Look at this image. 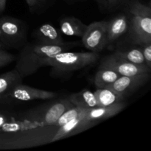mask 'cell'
<instances>
[{
  "instance_id": "obj_6",
  "label": "cell",
  "mask_w": 151,
  "mask_h": 151,
  "mask_svg": "<svg viewBox=\"0 0 151 151\" xmlns=\"http://www.w3.org/2000/svg\"><path fill=\"white\" fill-rule=\"evenodd\" d=\"M107 21L92 22L87 25L83 35L82 43L90 52L100 53L107 46Z\"/></svg>"
},
{
  "instance_id": "obj_7",
  "label": "cell",
  "mask_w": 151,
  "mask_h": 151,
  "mask_svg": "<svg viewBox=\"0 0 151 151\" xmlns=\"http://www.w3.org/2000/svg\"><path fill=\"white\" fill-rule=\"evenodd\" d=\"M73 104L67 98H60L46 108L39 110H30L35 119L43 126H53L60 116Z\"/></svg>"
},
{
  "instance_id": "obj_28",
  "label": "cell",
  "mask_w": 151,
  "mask_h": 151,
  "mask_svg": "<svg viewBox=\"0 0 151 151\" xmlns=\"http://www.w3.org/2000/svg\"><path fill=\"white\" fill-rule=\"evenodd\" d=\"M7 0H0V16L5 10Z\"/></svg>"
},
{
  "instance_id": "obj_9",
  "label": "cell",
  "mask_w": 151,
  "mask_h": 151,
  "mask_svg": "<svg viewBox=\"0 0 151 151\" xmlns=\"http://www.w3.org/2000/svg\"><path fill=\"white\" fill-rule=\"evenodd\" d=\"M58 96V93L55 91H45L32 88L29 86L19 83L13 86L5 95L6 100L12 99L18 101H32L35 100H52Z\"/></svg>"
},
{
  "instance_id": "obj_1",
  "label": "cell",
  "mask_w": 151,
  "mask_h": 151,
  "mask_svg": "<svg viewBox=\"0 0 151 151\" xmlns=\"http://www.w3.org/2000/svg\"><path fill=\"white\" fill-rule=\"evenodd\" d=\"M50 126H43L32 116L30 111L27 115L13 114L9 111L0 110V146L22 147L33 145L31 139L35 134L46 133Z\"/></svg>"
},
{
  "instance_id": "obj_30",
  "label": "cell",
  "mask_w": 151,
  "mask_h": 151,
  "mask_svg": "<svg viewBox=\"0 0 151 151\" xmlns=\"http://www.w3.org/2000/svg\"><path fill=\"white\" fill-rule=\"evenodd\" d=\"M6 102H7V100H6V99H4V97H0V107H1L2 105H4Z\"/></svg>"
},
{
  "instance_id": "obj_23",
  "label": "cell",
  "mask_w": 151,
  "mask_h": 151,
  "mask_svg": "<svg viewBox=\"0 0 151 151\" xmlns=\"http://www.w3.org/2000/svg\"><path fill=\"white\" fill-rule=\"evenodd\" d=\"M16 60V56L8 52L6 50L0 49V68L10 64Z\"/></svg>"
},
{
  "instance_id": "obj_12",
  "label": "cell",
  "mask_w": 151,
  "mask_h": 151,
  "mask_svg": "<svg viewBox=\"0 0 151 151\" xmlns=\"http://www.w3.org/2000/svg\"><path fill=\"white\" fill-rule=\"evenodd\" d=\"M126 105L125 101H122L108 106H97L89 109L86 114L85 118L87 120L96 124L98 122L116 116L126 107Z\"/></svg>"
},
{
  "instance_id": "obj_15",
  "label": "cell",
  "mask_w": 151,
  "mask_h": 151,
  "mask_svg": "<svg viewBox=\"0 0 151 151\" xmlns=\"http://www.w3.org/2000/svg\"><path fill=\"white\" fill-rule=\"evenodd\" d=\"M87 25L75 17H64L60 20V32L69 36L82 38Z\"/></svg>"
},
{
  "instance_id": "obj_21",
  "label": "cell",
  "mask_w": 151,
  "mask_h": 151,
  "mask_svg": "<svg viewBox=\"0 0 151 151\" xmlns=\"http://www.w3.org/2000/svg\"><path fill=\"white\" fill-rule=\"evenodd\" d=\"M88 109H83V108L73 106V107L70 108V109H69L68 110H66V111L59 117V119H58L56 123L53 126L58 129V128H59L60 127H61L62 125H65V124L67 123L68 122L72 120V119H74L75 118L78 117V116H82V115H86Z\"/></svg>"
},
{
  "instance_id": "obj_19",
  "label": "cell",
  "mask_w": 151,
  "mask_h": 151,
  "mask_svg": "<svg viewBox=\"0 0 151 151\" xmlns=\"http://www.w3.org/2000/svg\"><path fill=\"white\" fill-rule=\"evenodd\" d=\"M23 78L16 69L0 75V97L4 96L16 85L22 83Z\"/></svg>"
},
{
  "instance_id": "obj_26",
  "label": "cell",
  "mask_w": 151,
  "mask_h": 151,
  "mask_svg": "<svg viewBox=\"0 0 151 151\" xmlns=\"http://www.w3.org/2000/svg\"><path fill=\"white\" fill-rule=\"evenodd\" d=\"M0 49H2V50L10 49V46H9L8 43H7V40H6L4 35H3L1 29H0Z\"/></svg>"
},
{
  "instance_id": "obj_17",
  "label": "cell",
  "mask_w": 151,
  "mask_h": 151,
  "mask_svg": "<svg viewBox=\"0 0 151 151\" xmlns=\"http://www.w3.org/2000/svg\"><path fill=\"white\" fill-rule=\"evenodd\" d=\"M97 106H108L119 102L125 101V97L115 92L110 88H97L94 91Z\"/></svg>"
},
{
  "instance_id": "obj_20",
  "label": "cell",
  "mask_w": 151,
  "mask_h": 151,
  "mask_svg": "<svg viewBox=\"0 0 151 151\" xmlns=\"http://www.w3.org/2000/svg\"><path fill=\"white\" fill-rule=\"evenodd\" d=\"M113 54L131 63L146 66L141 48H131L125 50H116Z\"/></svg>"
},
{
  "instance_id": "obj_18",
  "label": "cell",
  "mask_w": 151,
  "mask_h": 151,
  "mask_svg": "<svg viewBox=\"0 0 151 151\" xmlns=\"http://www.w3.org/2000/svg\"><path fill=\"white\" fill-rule=\"evenodd\" d=\"M120 75L113 69L99 67L94 77V85L97 88H109Z\"/></svg>"
},
{
  "instance_id": "obj_16",
  "label": "cell",
  "mask_w": 151,
  "mask_h": 151,
  "mask_svg": "<svg viewBox=\"0 0 151 151\" xmlns=\"http://www.w3.org/2000/svg\"><path fill=\"white\" fill-rule=\"evenodd\" d=\"M68 99L74 106L83 109H92L97 106V100L94 91L86 88L70 94L68 97Z\"/></svg>"
},
{
  "instance_id": "obj_29",
  "label": "cell",
  "mask_w": 151,
  "mask_h": 151,
  "mask_svg": "<svg viewBox=\"0 0 151 151\" xmlns=\"http://www.w3.org/2000/svg\"><path fill=\"white\" fill-rule=\"evenodd\" d=\"M87 0H65L66 2H67L68 4H75L77 2H81V1H85Z\"/></svg>"
},
{
  "instance_id": "obj_5",
  "label": "cell",
  "mask_w": 151,
  "mask_h": 151,
  "mask_svg": "<svg viewBox=\"0 0 151 151\" xmlns=\"http://www.w3.org/2000/svg\"><path fill=\"white\" fill-rule=\"evenodd\" d=\"M0 29L5 37L10 49L19 48L26 44L27 27L24 22L10 16L0 17Z\"/></svg>"
},
{
  "instance_id": "obj_3",
  "label": "cell",
  "mask_w": 151,
  "mask_h": 151,
  "mask_svg": "<svg viewBox=\"0 0 151 151\" xmlns=\"http://www.w3.org/2000/svg\"><path fill=\"white\" fill-rule=\"evenodd\" d=\"M128 32L132 43L142 45L151 43V7L139 0H130L126 5Z\"/></svg>"
},
{
  "instance_id": "obj_4",
  "label": "cell",
  "mask_w": 151,
  "mask_h": 151,
  "mask_svg": "<svg viewBox=\"0 0 151 151\" xmlns=\"http://www.w3.org/2000/svg\"><path fill=\"white\" fill-rule=\"evenodd\" d=\"M100 57L99 53L94 52H71L64 51L46 59L43 63V66H51L52 68V73L56 76H63L92 66Z\"/></svg>"
},
{
  "instance_id": "obj_11",
  "label": "cell",
  "mask_w": 151,
  "mask_h": 151,
  "mask_svg": "<svg viewBox=\"0 0 151 151\" xmlns=\"http://www.w3.org/2000/svg\"><path fill=\"white\" fill-rule=\"evenodd\" d=\"M85 116L86 115H82V116L75 118L74 119L69 121L67 123L58 128L55 134L52 138L51 142L58 141L62 139L79 134V133L94 126L95 123L87 120L85 118Z\"/></svg>"
},
{
  "instance_id": "obj_22",
  "label": "cell",
  "mask_w": 151,
  "mask_h": 151,
  "mask_svg": "<svg viewBox=\"0 0 151 151\" xmlns=\"http://www.w3.org/2000/svg\"><path fill=\"white\" fill-rule=\"evenodd\" d=\"M32 13H40L46 9V5L50 0H25Z\"/></svg>"
},
{
  "instance_id": "obj_25",
  "label": "cell",
  "mask_w": 151,
  "mask_h": 151,
  "mask_svg": "<svg viewBox=\"0 0 151 151\" xmlns=\"http://www.w3.org/2000/svg\"><path fill=\"white\" fill-rule=\"evenodd\" d=\"M124 1L125 0H109L107 10H109V11L115 10L123 4Z\"/></svg>"
},
{
  "instance_id": "obj_10",
  "label": "cell",
  "mask_w": 151,
  "mask_h": 151,
  "mask_svg": "<svg viewBox=\"0 0 151 151\" xmlns=\"http://www.w3.org/2000/svg\"><path fill=\"white\" fill-rule=\"evenodd\" d=\"M150 73H143L134 76H120L109 88L126 98L141 88L150 79Z\"/></svg>"
},
{
  "instance_id": "obj_14",
  "label": "cell",
  "mask_w": 151,
  "mask_h": 151,
  "mask_svg": "<svg viewBox=\"0 0 151 151\" xmlns=\"http://www.w3.org/2000/svg\"><path fill=\"white\" fill-rule=\"evenodd\" d=\"M35 40L48 45H62L65 43L60 32L50 24H44L33 33Z\"/></svg>"
},
{
  "instance_id": "obj_24",
  "label": "cell",
  "mask_w": 151,
  "mask_h": 151,
  "mask_svg": "<svg viewBox=\"0 0 151 151\" xmlns=\"http://www.w3.org/2000/svg\"><path fill=\"white\" fill-rule=\"evenodd\" d=\"M146 66L151 69V43H147L140 46Z\"/></svg>"
},
{
  "instance_id": "obj_27",
  "label": "cell",
  "mask_w": 151,
  "mask_h": 151,
  "mask_svg": "<svg viewBox=\"0 0 151 151\" xmlns=\"http://www.w3.org/2000/svg\"><path fill=\"white\" fill-rule=\"evenodd\" d=\"M95 1L97 2V5H98L99 9L101 11H106V10H107L109 0H95Z\"/></svg>"
},
{
  "instance_id": "obj_2",
  "label": "cell",
  "mask_w": 151,
  "mask_h": 151,
  "mask_svg": "<svg viewBox=\"0 0 151 151\" xmlns=\"http://www.w3.org/2000/svg\"><path fill=\"white\" fill-rule=\"evenodd\" d=\"M77 42H66L62 45H48L36 41L26 43L16 56V66L22 78L33 75L43 66L46 59L77 46Z\"/></svg>"
},
{
  "instance_id": "obj_8",
  "label": "cell",
  "mask_w": 151,
  "mask_h": 151,
  "mask_svg": "<svg viewBox=\"0 0 151 151\" xmlns=\"http://www.w3.org/2000/svg\"><path fill=\"white\" fill-rule=\"evenodd\" d=\"M99 67L110 68L122 76H134L151 72V69L145 65H138L131 63L114 54L103 58Z\"/></svg>"
},
{
  "instance_id": "obj_13",
  "label": "cell",
  "mask_w": 151,
  "mask_h": 151,
  "mask_svg": "<svg viewBox=\"0 0 151 151\" xmlns=\"http://www.w3.org/2000/svg\"><path fill=\"white\" fill-rule=\"evenodd\" d=\"M128 22L125 13H120L107 22V45L116 42L121 36L128 32Z\"/></svg>"
}]
</instances>
